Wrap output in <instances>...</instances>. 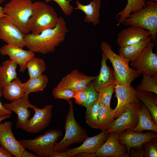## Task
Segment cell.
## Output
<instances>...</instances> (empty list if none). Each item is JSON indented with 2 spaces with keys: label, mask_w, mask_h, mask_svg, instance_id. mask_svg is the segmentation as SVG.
Instances as JSON below:
<instances>
[{
  "label": "cell",
  "mask_w": 157,
  "mask_h": 157,
  "mask_svg": "<svg viewBox=\"0 0 157 157\" xmlns=\"http://www.w3.org/2000/svg\"><path fill=\"white\" fill-rule=\"evenodd\" d=\"M68 31L65 20L60 17L54 28L44 30L39 34H25V46L34 53L46 54L53 52L64 40Z\"/></svg>",
  "instance_id": "obj_1"
},
{
  "label": "cell",
  "mask_w": 157,
  "mask_h": 157,
  "mask_svg": "<svg viewBox=\"0 0 157 157\" xmlns=\"http://www.w3.org/2000/svg\"><path fill=\"white\" fill-rule=\"evenodd\" d=\"M101 49L112 64L117 84L130 86L133 81L140 76L141 73L129 66V60L115 53L110 45L102 41Z\"/></svg>",
  "instance_id": "obj_2"
},
{
  "label": "cell",
  "mask_w": 157,
  "mask_h": 157,
  "mask_svg": "<svg viewBox=\"0 0 157 157\" xmlns=\"http://www.w3.org/2000/svg\"><path fill=\"white\" fill-rule=\"evenodd\" d=\"M145 5V8L131 13L122 24L149 31L152 37V41L155 43L157 34V3L146 0Z\"/></svg>",
  "instance_id": "obj_3"
},
{
  "label": "cell",
  "mask_w": 157,
  "mask_h": 157,
  "mask_svg": "<svg viewBox=\"0 0 157 157\" xmlns=\"http://www.w3.org/2000/svg\"><path fill=\"white\" fill-rule=\"evenodd\" d=\"M33 3L31 0H11L3 7L5 18L25 34L30 32L29 22Z\"/></svg>",
  "instance_id": "obj_4"
},
{
  "label": "cell",
  "mask_w": 157,
  "mask_h": 157,
  "mask_svg": "<svg viewBox=\"0 0 157 157\" xmlns=\"http://www.w3.org/2000/svg\"><path fill=\"white\" fill-rule=\"evenodd\" d=\"M59 19L53 7L44 2L36 1L33 3V14L29 22L30 32L39 34L54 28Z\"/></svg>",
  "instance_id": "obj_5"
},
{
  "label": "cell",
  "mask_w": 157,
  "mask_h": 157,
  "mask_svg": "<svg viewBox=\"0 0 157 157\" xmlns=\"http://www.w3.org/2000/svg\"><path fill=\"white\" fill-rule=\"evenodd\" d=\"M67 101L69 108L65 116L64 125L65 134L62 140L56 143L55 151L57 152L65 151L71 144L83 142L89 137L85 130L75 119L72 101L70 99Z\"/></svg>",
  "instance_id": "obj_6"
},
{
  "label": "cell",
  "mask_w": 157,
  "mask_h": 157,
  "mask_svg": "<svg viewBox=\"0 0 157 157\" xmlns=\"http://www.w3.org/2000/svg\"><path fill=\"white\" fill-rule=\"evenodd\" d=\"M62 135L60 130L52 129L34 139L19 141L24 149L33 151L39 157H51L56 151L57 141Z\"/></svg>",
  "instance_id": "obj_7"
},
{
  "label": "cell",
  "mask_w": 157,
  "mask_h": 157,
  "mask_svg": "<svg viewBox=\"0 0 157 157\" xmlns=\"http://www.w3.org/2000/svg\"><path fill=\"white\" fill-rule=\"evenodd\" d=\"M155 43L151 41L135 61L131 62L130 65L138 72L148 74L157 79V54L153 49Z\"/></svg>",
  "instance_id": "obj_8"
},
{
  "label": "cell",
  "mask_w": 157,
  "mask_h": 157,
  "mask_svg": "<svg viewBox=\"0 0 157 157\" xmlns=\"http://www.w3.org/2000/svg\"><path fill=\"white\" fill-rule=\"evenodd\" d=\"M142 104L140 101L130 106L119 117L114 120L110 128L106 132L120 133L126 129L135 128L138 122V111Z\"/></svg>",
  "instance_id": "obj_9"
},
{
  "label": "cell",
  "mask_w": 157,
  "mask_h": 157,
  "mask_svg": "<svg viewBox=\"0 0 157 157\" xmlns=\"http://www.w3.org/2000/svg\"><path fill=\"white\" fill-rule=\"evenodd\" d=\"M114 90L117 99V106L113 111L115 118L119 117L130 106L140 101L136 96V89L131 85L116 84Z\"/></svg>",
  "instance_id": "obj_10"
},
{
  "label": "cell",
  "mask_w": 157,
  "mask_h": 157,
  "mask_svg": "<svg viewBox=\"0 0 157 157\" xmlns=\"http://www.w3.org/2000/svg\"><path fill=\"white\" fill-rule=\"evenodd\" d=\"M119 133H109L104 142L98 148L95 154L98 157H129L126 146L121 144L118 140Z\"/></svg>",
  "instance_id": "obj_11"
},
{
  "label": "cell",
  "mask_w": 157,
  "mask_h": 157,
  "mask_svg": "<svg viewBox=\"0 0 157 157\" xmlns=\"http://www.w3.org/2000/svg\"><path fill=\"white\" fill-rule=\"evenodd\" d=\"M52 105H47L43 108L38 107L33 109L35 114L29 119L23 130L27 132L35 133L45 129L49 124L52 116Z\"/></svg>",
  "instance_id": "obj_12"
},
{
  "label": "cell",
  "mask_w": 157,
  "mask_h": 157,
  "mask_svg": "<svg viewBox=\"0 0 157 157\" xmlns=\"http://www.w3.org/2000/svg\"><path fill=\"white\" fill-rule=\"evenodd\" d=\"M25 35L17 27L5 17L0 18V39L7 44L23 49L25 46Z\"/></svg>",
  "instance_id": "obj_13"
},
{
  "label": "cell",
  "mask_w": 157,
  "mask_h": 157,
  "mask_svg": "<svg viewBox=\"0 0 157 157\" xmlns=\"http://www.w3.org/2000/svg\"><path fill=\"white\" fill-rule=\"evenodd\" d=\"M10 121L0 122V145L15 157H21L25 149L14 137Z\"/></svg>",
  "instance_id": "obj_14"
},
{
  "label": "cell",
  "mask_w": 157,
  "mask_h": 157,
  "mask_svg": "<svg viewBox=\"0 0 157 157\" xmlns=\"http://www.w3.org/2000/svg\"><path fill=\"white\" fill-rule=\"evenodd\" d=\"M28 95H25L19 99L12 101L10 103L3 104L6 108L17 114L18 117L16 126L17 128L23 129L28 122L31 115V111L28 108L33 109L37 108L30 103Z\"/></svg>",
  "instance_id": "obj_15"
},
{
  "label": "cell",
  "mask_w": 157,
  "mask_h": 157,
  "mask_svg": "<svg viewBox=\"0 0 157 157\" xmlns=\"http://www.w3.org/2000/svg\"><path fill=\"white\" fill-rule=\"evenodd\" d=\"M126 130L119 133L118 139L121 144L126 146L128 155L131 148L142 145L146 142L157 138V132L153 131L142 133L135 132L131 129Z\"/></svg>",
  "instance_id": "obj_16"
},
{
  "label": "cell",
  "mask_w": 157,
  "mask_h": 157,
  "mask_svg": "<svg viewBox=\"0 0 157 157\" xmlns=\"http://www.w3.org/2000/svg\"><path fill=\"white\" fill-rule=\"evenodd\" d=\"M95 77L86 75L75 69L63 77L56 87L67 88L74 92L83 90Z\"/></svg>",
  "instance_id": "obj_17"
},
{
  "label": "cell",
  "mask_w": 157,
  "mask_h": 157,
  "mask_svg": "<svg viewBox=\"0 0 157 157\" xmlns=\"http://www.w3.org/2000/svg\"><path fill=\"white\" fill-rule=\"evenodd\" d=\"M0 53L2 56H8L10 60L19 65V71L22 73L25 72L28 62L35 56L34 52L8 44L4 45L0 48Z\"/></svg>",
  "instance_id": "obj_18"
},
{
  "label": "cell",
  "mask_w": 157,
  "mask_h": 157,
  "mask_svg": "<svg viewBox=\"0 0 157 157\" xmlns=\"http://www.w3.org/2000/svg\"><path fill=\"white\" fill-rule=\"evenodd\" d=\"M151 35V33L148 31L130 26L119 33L117 41L118 45L122 47L138 43Z\"/></svg>",
  "instance_id": "obj_19"
},
{
  "label": "cell",
  "mask_w": 157,
  "mask_h": 157,
  "mask_svg": "<svg viewBox=\"0 0 157 157\" xmlns=\"http://www.w3.org/2000/svg\"><path fill=\"white\" fill-rule=\"evenodd\" d=\"M109 133L102 131L99 134L90 137H88L80 146L67 149L65 151L69 157L80 153L85 152L95 153L98 148L107 139Z\"/></svg>",
  "instance_id": "obj_20"
},
{
  "label": "cell",
  "mask_w": 157,
  "mask_h": 157,
  "mask_svg": "<svg viewBox=\"0 0 157 157\" xmlns=\"http://www.w3.org/2000/svg\"><path fill=\"white\" fill-rule=\"evenodd\" d=\"M108 59L103 53H102L101 67L99 74L93 80L92 83L95 90L99 92L103 88L117 84L114 71L108 66Z\"/></svg>",
  "instance_id": "obj_21"
},
{
  "label": "cell",
  "mask_w": 157,
  "mask_h": 157,
  "mask_svg": "<svg viewBox=\"0 0 157 157\" xmlns=\"http://www.w3.org/2000/svg\"><path fill=\"white\" fill-rule=\"evenodd\" d=\"M100 0H92L86 5L81 4L78 1H76L77 7L74 10H80L85 14L84 21L85 22L92 23L94 26L100 22V10L101 8Z\"/></svg>",
  "instance_id": "obj_22"
},
{
  "label": "cell",
  "mask_w": 157,
  "mask_h": 157,
  "mask_svg": "<svg viewBox=\"0 0 157 157\" xmlns=\"http://www.w3.org/2000/svg\"><path fill=\"white\" fill-rule=\"evenodd\" d=\"M138 115V124L135 128L132 129L133 131L141 133L144 131L149 130L157 132V125L154 121L149 110L143 104Z\"/></svg>",
  "instance_id": "obj_23"
},
{
  "label": "cell",
  "mask_w": 157,
  "mask_h": 157,
  "mask_svg": "<svg viewBox=\"0 0 157 157\" xmlns=\"http://www.w3.org/2000/svg\"><path fill=\"white\" fill-rule=\"evenodd\" d=\"M152 39L151 35L136 44L120 47L118 50L119 54L128 59L130 62L133 61L140 55Z\"/></svg>",
  "instance_id": "obj_24"
},
{
  "label": "cell",
  "mask_w": 157,
  "mask_h": 157,
  "mask_svg": "<svg viewBox=\"0 0 157 157\" xmlns=\"http://www.w3.org/2000/svg\"><path fill=\"white\" fill-rule=\"evenodd\" d=\"M135 89L137 97L148 109L154 121L157 125V94Z\"/></svg>",
  "instance_id": "obj_25"
},
{
  "label": "cell",
  "mask_w": 157,
  "mask_h": 157,
  "mask_svg": "<svg viewBox=\"0 0 157 157\" xmlns=\"http://www.w3.org/2000/svg\"><path fill=\"white\" fill-rule=\"evenodd\" d=\"M17 65L8 59L3 62L0 66V87L3 88L18 78L16 68Z\"/></svg>",
  "instance_id": "obj_26"
},
{
  "label": "cell",
  "mask_w": 157,
  "mask_h": 157,
  "mask_svg": "<svg viewBox=\"0 0 157 157\" xmlns=\"http://www.w3.org/2000/svg\"><path fill=\"white\" fill-rule=\"evenodd\" d=\"M3 95L6 99L13 101L25 95L24 89L21 81L18 78L3 87Z\"/></svg>",
  "instance_id": "obj_27"
},
{
  "label": "cell",
  "mask_w": 157,
  "mask_h": 157,
  "mask_svg": "<svg viewBox=\"0 0 157 157\" xmlns=\"http://www.w3.org/2000/svg\"><path fill=\"white\" fill-rule=\"evenodd\" d=\"M127 0V3L125 8L116 15V18L119 17L118 22L117 24V26L122 24L124 20L127 18L131 13L137 12L146 7V0Z\"/></svg>",
  "instance_id": "obj_28"
},
{
  "label": "cell",
  "mask_w": 157,
  "mask_h": 157,
  "mask_svg": "<svg viewBox=\"0 0 157 157\" xmlns=\"http://www.w3.org/2000/svg\"><path fill=\"white\" fill-rule=\"evenodd\" d=\"M48 79L45 75L29 78L26 82L23 83L25 95H28L31 92H37L44 90L46 87Z\"/></svg>",
  "instance_id": "obj_29"
},
{
  "label": "cell",
  "mask_w": 157,
  "mask_h": 157,
  "mask_svg": "<svg viewBox=\"0 0 157 157\" xmlns=\"http://www.w3.org/2000/svg\"><path fill=\"white\" fill-rule=\"evenodd\" d=\"M111 108H107L101 101L98 117L100 129L102 131L106 132L111 127L115 118Z\"/></svg>",
  "instance_id": "obj_30"
},
{
  "label": "cell",
  "mask_w": 157,
  "mask_h": 157,
  "mask_svg": "<svg viewBox=\"0 0 157 157\" xmlns=\"http://www.w3.org/2000/svg\"><path fill=\"white\" fill-rule=\"evenodd\" d=\"M100 101L101 98L99 96L97 100L92 105L86 108L85 113L86 123L91 128L95 129H100L98 115Z\"/></svg>",
  "instance_id": "obj_31"
},
{
  "label": "cell",
  "mask_w": 157,
  "mask_h": 157,
  "mask_svg": "<svg viewBox=\"0 0 157 157\" xmlns=\"http://www.w3.org/2000/svg\"><path fill=\"white\" fill-rule=\"evenodd\" d=\"M26 68L29 78L38 77L46 71V64L43 59L34 56L28 62Z\"/></svg>",
  "instance_id": "obj_32"
},
{
  "label": "cell",
  "mask_w": 157,
  "mask_h": 157,
  "mask_svg": "<svg viewBox=\"0 0 157 157\" xmlns=\"http://www.w3.org/2000/svg\"><path fill=\"white\" fill-rule=\"evenodd\" d=\"M141 81L136 87V89L152 92L157 94V79L150 75L142 72Z\"/></svg>",
  "instance_id": "obj_33"
},
{
  "label": "cell",
  "mask_w": 157,
  "mask_h": 157,
  "mask_svg": "<svg viewBox=\"0 0 157 157\" xmlns=\"http://www.w3.org/2000/svg\"><path fill=\"white\" fill-rule=\"evenodd\" d=\"M86 93V101L82 106L87 108L92 105L98 99L99 92L95 89L92 82H90L84 90Z\"/></svg>",
  "instance_id": "obj_34"
},
{
  "label": "cell",
  "mask_w": 157,
  "mask_h": 157,
  "mask_svg": "<svg viewBox=\"0 0 157 157\" xmlns=\"http://www.w3.org/2000/svg\"><path fill=\"white\" fill-rule=\"evenodd\" d=\"M115 85H111L105 87L101 89L99 92V96L100 97L101 101L109 108H111L110 102L114 92Z\"/></svg>",
  "instance_id": "obj_35"
},
{
  "label": "cell",
  "mask_w": 157,
  "mask_h": 157,
  "mask_svg": "<svg viewBox=\"0 0 157 157\" xmlns=\"http://www.w3.org/2000/svg\"><path fill=\"white\" fill-rule=\"evenodd\" d=\"M144 150V157H157V139L154 138L142 144Z\"/></svg>",
  "instance_id": "obj_36"
},
{
  "label": "cell",
  "mask_w": 157,
  "mask_h": 157,
  "mask_svg": "<svg viewBox=\"0 0 157 157\" xmlns=\"http://www.w3.org/2000/svg\"><path fill=\"white\" fill-rule=\"evenodd\" d=\"M74 93L69 89L57 87L54 88L52 90V94L55 98L66 100L74 98Z\"/></svg>",
  "instance_id": "obj_37"
},
{
  "label": "cell",
  "mask_w": 157,
  "mask_h": 157,
  "mask_svg": "<svg viewBox=\"0 0 157 157\" xmlns=\"http://www.w3.org/2000/svg\"><path fill=\"white\" fill-rule=\"evenodd\" d=\"M47 3L51 1L56 3L59 6L64 14L66 16L71 15L73 12L74 8L70 4L71 0H44Z\"/></svg>",
  "instance_id": "obj_38"
},
{
  "label": "cell",
  "mask_w": 157,
  "mask_h": 157,
  "mask_svg": "<svg viewBox=\"0 0 157 157\" xmlns=\"http://www.w3.org/2000/svg\"><path fill=\"white\" fill-rule=\"evenodd\" d=\"M87 97V94L84 90L76 92L74 93V98L77 104L82 106L85 102Z\"/></svg>",
  "instance_id": "obj_39"
},
{
  "label": "cell",
  "mask_w": 157,
  "mask_h": 157,
  "mask_svg": "<svg viewBox=\"0 0 157 157\" xmlns=\"http://www.w3.org/2000/svg\"><path fill=\"white\" fill-rule=\"evenodd\" d=\"M129 156V157H144V150L143 145L131 148Z\"/></svg>",
  "instance_id": "obj_40"
},
{
  "label": "cell",
  "mask_w": 157,
  "mask_h": 157,
  "mask_svg": "<svg viewBox=\"0 0 157 157\" xmlns=\"http://www.w3.org/2000/svg\"><path fill=\"white\" fill-rule=\"evenodd\" d=\"M3 88L0 87V97H2ZM12 111L6 108L2 105L0 101V117L3 116L7 114L11 115Z\"/></svg>",
  "instance_id": "obj_41"
},
{
  "label": "cell",
  "mask_w": 157,
  "mask_h": 157,
  "mask_svg": "<svg viewBox=\"0 0 157 157\" xmlns=\"http://www.w3.org/2000/svg\"><path fill=\"white\" fill-rule=\"evenodd\" d=\"M13 155L4 148L0 146V157H13Z\"/></svg>",
  "instance_id": "obj_42"
},
{
  "label": "cell",
  "mask_w": 157,
  "mask_h": 157,
  "mask_svg": "<svg viewBox=\"0 0 157 157\" xmlns=\"http://www.w3.org/2000/svg\"><path fill=\"white\" fill-rule=\"evenodd\" d=\"M73 157H96L95 153H89L83 152L76 154L73 156Z\"/></svg>",
  "instance_id": "obj_43"
},
{
  "label": "cell",
  "mask_w": 157,
  "mask_h": 157,
  "mask_svg": "<svg viewBox=\"0 0 157 157\" xmlns=\"http://www.w3.org/2000/svg\"><path fill=\"white\" fill-rule=\"evenodd\" d=\"M36 154L28 152L25 149L22 152L21 157H38Z\"/></svg>",
  "instance_id": "obj_44"
},
{
  "label": "cell",
  "mask_w": 157,
  "mask_h": 157,
  "mask_svg": "<svg viewBox=\"0 0 157 157\" xmlns=\"http://www.w3.org/2000/svg\"><path fill=\"white\" fill-rule=\"evenodd\" d=\"M51 157H69V156L65 151L61 152H57L55 151Z\"/></svg>",
  "instance_id": "obj_45"
},
{
  "label": "cell",
  "mask_w": 157,
  "mask_h": 157,
  "mask_svg": "<svg viewBox=\"0 0 157 157\" xmlns=\"http://www.w3.org/2000/svg\"><path fill=\"white\" fill-rule=\"evenodd\" d=\"M5 17L3 10V7L0 6V18Z\"/></svg>",
  "instance_id": "obj_46"
},
{
  "label": "cell",
  "mask_w": 157,
  "mask_h": 157,
  "mask_svg": "<svg viewBox=\"0 0 157 157\" xmlns=\"http://www.w3.org/2000/svg\"><path fill=\"white\" fill-rule=\"evenodd\" d=\"M11 115L9 114H7L3 116L0 117V122L4 119L10 118L11 117Z\"/></svg>",
  "instance_id": "obj_47"
},
{
  "label": "cell",
  "mask_w": 157,
  "mask_h": 157,
  "mask_svg": "<svg viewBox=\"0 0 157 157\" xmlns=\"http://www.w3.org/2000/svg\"><path fill=\"white\" fill-rule=\"evenodd\" d=\"M6 0H0V4H1Z\"/></svg>",
  "instance_id": "obj_48"
},
{
  "label": "cell",
  "mask_w": 157,
  "mask_h": 157,
  "mask_svg": "<svg viewBox=\"0 0 157 157\" xmlns=\"http://www.w3.org/2000/svg\"><path fill=\"white\" fill-rule=\"evenodd\" d=\"M151 1L157 3V0H149Z\"/></svg>",
  "instance_id": "obj_49"
}]
</instances>
